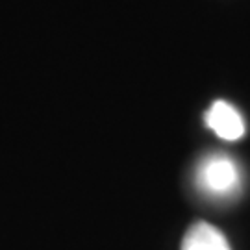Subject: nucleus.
<instances>
[{"mask_svg": "<svg viewBox=\"0 0 250 250\" xmlns=\"http://www.w3.org/2000/svg\"><path fill=\"white\" fill-rule=\"evenodd\" d=\"M198 186L215 197H228L239 188V169L228 156H209L198 167Z\"/></svg>", "mask_w": 250, "mask_h": 250, "instance_id": "nucleus-1", "label": "nucleus"}, {"mask_svg": "<svg viewBox=\"0 0 250 250\" xmlns=\"http://www.w3.org/2000/svg\"><path fill=\"white\" fill-rule=\"evenodd\" d=\"M206 125L213 130L221 139L237 141L245 135V123L241 113L224 100H215L206 111Z\"/></svg>", "mask_w": 250, "mask_h": 250, "instance_id": "nucleus-2", "label": "nucleus"}, {"mask_svg": "<svg viewBox=\"0 0 250 250\" xmlns=\"http://www.w3.org/2000/svg\"><path fill=\"white\" fill-rule=\"evenodd\" d=\"M182 250H232L226 237L213 224L198 221L191 224L182 239Z\"/></svg>", "mask_w": 250, "mask_h": 250, "instance_id": "nucleus-3", "label": "nucleus"}]
</instances>
